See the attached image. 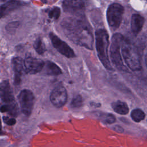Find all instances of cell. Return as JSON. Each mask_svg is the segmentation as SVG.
I'll return each instance as SVG.
<instances>
[{
  "instance_id": "24",
  "label": "cell",
  "mask_w": 147,
  "mask_h": 147,
  "mask_svg": "<svg viewBox=\"0 0 147 147\" xmlns=\"http://www.w3.org/2000/svg\"><path fill=\"white\" fill-rule=\"evenodd\" d=\"M3 121L4 123L9 126H13L16 123V120L14 118H11L6 116L3 117Z\"/></svg>"
},
{
  "instance_id": "9",
  "label": "cell",
  "mask_w": 147,
  "mask_h": 147,
  "mask_svg": "<svg viewBox=\"0 0 147 147\" xmlns=\"http://www.w3.org/2000/svg\"><path fill=\"white\" fill-rule=\"evenodd\" d=\"M63 8L64 11L75 15L83 16L84 11V4L81 0H64Z\"/></svg>"
},
{
  "instance_id": "25",
  "label": "cell",
  "mask_w": 147,
  "mask_h": 147,
  "mask_svg": "<svg viewBox=\"0 0 147 147\" xmlns=\"http://www.w3.org/2000/svg\"><path fill=\"white\" fill-rule=\"evenodd\" d=\"M114 130L117 131V132H119V133H122L123 131V128L120 126H118V125H117V126H115L114 128Z\"/></svg>"
},
{
  "instance_id": "22",
  "label": "cell",
  "mask_w": 147,
  "mask_h": 147,
  "mask_svg": "<svg viewBox=\"0 0 147 147\" xmlns=\"http://www.w3.org/2000/svg\"><path fill=\"white\" fill-rule=\"evenodd\" d=\"M83 105V99L81 95H78L75 97H74L71 102V106L72 108H79Z\"/></svg>"
},
{
  "instance_id": "11",
  "label": "cell",
  "mask_w": 147,
  "mask_h": 147,
  "mask_svg": "<svg viewBox=\"0 0 147 147\" xmlns=\"http://www.w3.org/2000/svg\"><path fill=\"white\" fill-rule=\"evenodd\" d=\"M11 66L14 72V83L18 85L21 82L22 75L26 73L24 60L19 57H13L11 60Z\"/></svg>"
},
{
  "instance_id": "1",
  "label": "cell",
  "mask_w": 147,
  "mask_h": 147,
  "mask_svg": "<svg viewBox=\"0 0 147 147\" xmlns=\"http://www.w3.org/2000/svg\"><path fill=\"white\" fill-rule=\"evenodd\" d=\"M61 25L65 34L73 42L87 49H92V30L83 16L67 18L62 21Z\"/></svg>"
},
{
  "instance_id": "12",
  "label": "cell",
  "mask_w": 147,
  "mask_h": 147,
  "mask_svg": "<svg viewBox=\"0 0 147 147\" xmlns=\"http://www.w3.org/2000/svg\"><path fill=\"white\" fill-rule=\"evenodd\" d=\"M0 96L1 100L5 104H10L16 102L11 87L7 80H3L1 83Z\"/></svg>"
},
{
  "instance_id": "3",
  "label": "cell",
  "mask_w": 147,
  "mask_h": 147,
  "mask_svg": "<svg viewBox=\"0 0 147 147\" xmlns=\"http://www.w3.org/2000/svg\"><path fill=\"white\" fill-rule=\"evenodd\" d=\"M121 52L125 63L131 70L138 71L142 69L140 56L137 47L125 38L121 44Z\"/></svg>"
},
{
  "instance_id": "4",
  "label": "cell",
  "mask_w": 147,
  "mask_h": 147,
  "mask_svg": "<svg viewBox=\"0 0 147 147\" xmlns=\"http://www.w3.org/2000/svg\"><path fill=\"white\" fill-rule=\"evenodd\" d=\"M124 37L120 33L114 34L111 38L110 47V58L116 68L121 71L128 72L129 70L124 65L120 53V48Z\"/></svg>"
},
{
  "instance_id": "8",
  "label": "cell",
  "mask_w": 147,
  "mask_h": 147,
  "mask_svg": "<svg viewBox=\"0 0 147 147\" xmlns=\"http://www.w3.org/2000/svg\"><path fill=\"white\" fill-rule=\"evenodd\" d=\"M49 36L53 46L59 52L68 58L75 57L74 51L65 42L61 40L52 32H51Z\"/></svg>"
},
{
  "instance_id": "7",
  "label": "cell",
  "mask_w": 147,
  "mask_h": 147,
  "mask_svg": "<svg viewBox=\"0 0 147 147\" xmlns=\"http://www.w3.org/2000/svg\"><path fill=\"white\" fill-rule=\"evenodd\" d=\"M68 94L65 88L58 84L52 91L50 95V100L52 105L57 108L63 107L67 102Z\"/></svg>"
},
{
  "instance_id": "15",
  "label": "cell",
  "mask_w": 147,
  "mask_h": 147,
  "mask_svg": "<svg viewBox=\"0 0 147 147\" xmlns=\"http://www.w3.org/2000/svg\"><path fill=\"white\" fill-rule=\"evenodd\" d=\"M111 107L115 112L121 115L127 114L129 111L127 105L125 102L121 100H117L113 102Z\"/></svg>"
},
{
  "instance_id": "10",
  "label": "cell",
  "mask_w": 147,
  "mask_h": 147,
  "mask_svg": "<svg viewBox=\"0 0 147 147\" xmlns=\"http://www.w3.org/2000/svg\"><path fill=\"white\" fill-rule=\"evenodd\" d=\"M26 72L29 74H36L40 72L45 65L43 60L33 57H27L24 60Z\"/></svg>"
},
{
  "instance_id": "17",
  "label": "cell",
  "mask_w": 147,
  "mask_h": 147,
  "mask_svg": "<svg viewBox=\"0 0 147 147\" xmlns=\"http://www.w3.org/2000/svg\"><path fill=\"white\" fill-rule=\"evenodd\" d=\"M1 111L2 113L8 112V113L13 116L16 117L18 114V107L17 105L16 102L10 104H4L1 107Z\"/></svg>"
},
{
  "instance_id": "16",
  "label": "cell",
  "mask_w": 147,
  "mask_h": 147,
  "mask_svg": "<svg viewBox=\"0 0 147 147\" xmlns=\"http://www.w3.org/2000/svg\"><path fill=\"white\" fill-rule=\"evenodd\" d=\"M45 73L51 76H57L61 74L60 68L53 62L48 61L45 64Z\"/></svg>"
},
{
  "instance_id": "20",
  "label": "cell",
  "mask_w": 147,
  "mask_h": 147,
  "mask_svg": "<svg viewBox=\"0 0 147 147\" xmlns=\"http://www.w3.org/2000/svg\"><path fill=\"white\" fill-rule=\"evenodd\" d=\"M33 47L35 51L39 55H42L46 51L45 45L41 38H37L33 43Z\"/></svg>"
},
{
  "instance_id": "14",
  "label": "cell",
  "mask_w": 147,
  "mask_h": 147,
  "mask_svg": "<svg viewBox=\"0 0 147 147\" xmlns=\"http://www.w3.org/2000/svg\"><path fill=\"white\" fill-rule=\"evenodd\" d=\"M144 18L138 14L132 15L131 18V29L134 34H137L141 30L144 24Z\"/></svg>"
},
{
  "instance_id": "5",
  "label": "cell",
  "mask_w": 147,
  "mask_h": 147,
  "mask_svg": "<svg viewBox=\"0 0 147 147\" xmlns=\"http://www.w3.org/2000/svg\"><path fill=\"white\" fill-rule=\"evenodd\" d=\"M123 12V7L119 3H114L109 6L106 11V18L111 28L115 30L119 27Z\"/></svg>"
},
{
  "instance_id": "6",
  "label": "cell",
  "mask_w": 147,
  "mask_h": 147,
  "mask_svg": "<svg viewBox=\"0 0 147 147\" xmlns=\"http://www.w3.org/2000/svg\"><path fill=\"white\" fill-rule=\"evenodd\" d=\"M18 99L22 113L26 116L30 115L34 103L33 93L29 90L24 89L20 92Z\"/></svg>"
},
{
  "instance_id": "21",
  "label": "cell",
  "mask_w": 147,
  "mask_h": 147,
  "mask_svg": "<svg viewBox=\"0 0 147 147\" xmlns=\"http://www.w3.org/2000/svg\"><path fill=\"white\" fill-rule=\"evenodd\" d=\"M48 16H49V18H51V19L57 20L60 16V8L58 7H56V6L52 8L48 13Z\"/></svg>"
},
{
  "instance_id": "19",
  "label": "cell",
  "mask_w": 147,
  "mask_h": 147,
  "mask_svg": "<svg viewBox=\"0 0 147 147\" xmlns=\"http://www.w3.org/2000/svg\"><path fill=\"white\" fill-rule=\"evenodd\" d=\"M130 115L132 119L136 122H140L144 119L145 117V113L140 109H136L132 110Z\"/></svg>"
},
{
  "instance_id": "27",
  "label": "cell",
  "mask_w": 147,
  "mask_h": 147,
  "mask_svg": "<svg viewBox=\"0 0 147 147\" xmlns=\"http://www.w3.org/2000/svg\"><path fill=\"white\" fill-rule=\"evenodd\" d=\"M10 1V0H1V2H2L3 1H4V3H5V2H7V1Z\"/></svg>"
},
{
  "instance_id": "23",
  "label": "cell",
  "mask_w": 147,
  "mask_h": 147,
  "mask_svg": "<svg viewBox=\"0 0 147 147\" xmlns=\"http://www.w3.org/2000/svg\"><path fill=\"white\" fill-rule=\"evenodd\" d=\"M18 25H19L18 22H17V21L11 22L7 24V25L6 27V29L9 32H14L15 30L18 28Z\"/></svg>"
},
{
  "instance_id": "2",
  "label": "cell",
  "mask_w": 147,
  "mask_h": 147,
  "mask_svg": "<svg viewBox=\"0 0 147 147\" xmlns=\"http://www.w3.org/2000/svg\"><path fill=\"white\" fill-rule=\"evenodd\" d=\"M109 34L104 29H98L95 32L96 49L98 56L103 66L109 71H113L108 56L109 45Z\"/></svg>"
},
{
  "instance_id": "13",
  "label": "cell",
  "mask_w": 147,
  "mask_h": 147,
  "mask_svg": "<svg viewBox=\"0 0 147 147\" xmlns=\"http://www.w3.org/2000/svg\"><path fill=\"white\" fill-rule=\"evenodd\" d=\"M26 3L19 0H10L1 6V17L5 16L10 12L26 5Z\"/></svg>"
},
{
  "instance_id": "18",
  "label": "cell",
  "mask_w": 147,
  "mask_h": 147,
  "mask_svg": "<svg viewBox=\"0 0 147 147\" xmlns=\"http://www.w3.org/2000/svg\"><path fill=\"white\" fill-rule=\"evenodd\" d=\"M96 116L102 122L107 124H112L116 121L115 116L110 113H103V112H96Z\"/></svg>"
},
{
  "instance_id": "26",
  "label": "cell",
  "mask_w": 147,
  "mask_h": 147,
  "mask_svg": "<svg viewBox=\"0 0 147 147\" xmlns=\"http://www.w3.org/2000/svg\"><path fill=\"white\" fill-rule=\"evenodd\" d=\"M145 64H146V67H147V53H146V55H145Z\"/></svg>"
}]
</instances>
